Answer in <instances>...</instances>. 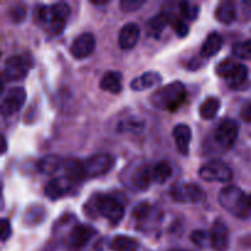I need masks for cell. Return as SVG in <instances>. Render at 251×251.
<instances>
[{
  "mask_svg": "<svg viewBox=\"0 0 251 251\" xmlns=\"http://www.w3.org/2000/svg\"><path fill=\"white\" fill-rule=\"evenodd\" d=\"M240 117L244 122L251 123V102L247 103V104L243 107L242 112H240Z\"/></svg>",
  "mask_w": 251,
  "mask_h": 251,
  "instance_id": "cell-39",
  "label": "cell"
},
{
  "mask_svg": "<svg viewBox=\"0 0 251 251\" xmlns=\"http://www.w3.org/2000/svg\"><path fill=\"white\" fill-rule=\"evenodd\" d=\"M114 164L115 158L109 153H96L82 161L86 179L104 176L112 171Z\"/></svg>",
  "mask_w": 251,
  "mask_h": 251,
  "instance_id": "cell-5",
  "label": "cell"
},
{
  "mask_svg": "<svg viewBox=\"0 0 251 251\" xmlns=\"http://www.w3.org/2000/svg\"><path fill=\"white\" fill-rule=\"evenodd\" d=\"M95 208L103 218L112 225H119L125 216V210L122 203L110 195H98L96 198Z\"/></svg>",
  "mask_w": 251,
  "mask_h": 251,
  "instance_id": "cell-3",
  "label": "cell"
},
{
  "mask_svg": "<svg viewBox=\"0 0 251 251\" xmlns=\"http://www.w3.org/2000/svg\"><path fill=\"white\" fill-rule=\"evenodd\" d=\"M229 245V229L222 220H216L210 230V247L216 251H226Z\"/></svg>",
  "mask_w": 251,
  "mask_h": 251,
  "instance_id": "cell-13",
  "label": "cell"
},
{
  "mask_svg": "<svg viewBox=\"0 0 251 251\" xmlns=\"http://www.w3.org/2000/svg\"><path fill=\"white\" fill-rule=\"evenodd\" d=\"M11 235V225H10L9 221L6 218H2L1 220V240L2 242H6L7 239Z\"/></svg>",
  "mask_w": 251,
  "mask_h": 251,
  "instance_id": "cell-38",
  "label": "cell"
},
{
  "mask_svg": "<svg viewBox=\"0 0 251 251\" xmlns=\"http://www.w3.org/2000/svg\"><path fill=\"white\" fill-rule=\"evenodd\" d=\"M216 19L218 20V22L223 25H229L232 24L233 21L237 17V9H235L234 2L232 1H221L220 4L217 5L215 11Z\"/></svg>",
  "mask_w": 251,
  "mask_h": 251,
  "instance_id": "cell-22",
  "label": "cell"
},
{
  "mask_svg": "<svg viewBox=\"0 0 251 251\" xmlns=\"http://www.w3.org/2000/svg\"><path fill=\"white\" fill-rule=\"evenodd\" d=\"M74 185L75 183L66 176H58V178H53L51 180H49V183L44 188V194L50 200H58V199L68 195L73 190Z\"/></svg>",
  "mask_w": 251,
  "mask_h": 251,
  "instance_id": "cell-14",
  "label": "cell"
},
{
  "mask_svg": "<svg viewBox=\"0 0 251 251\" xmlns=\"http://www.w3.org/2000/svg\"><path fill=\"white\" fill-rule=\"evenodd\" d=\"M96 47V39L95 36L90 32H85L81 33L80 36L76 37L74 42L71 43L70 53L75 59H85L90 56L93 53Z\"/></svg>",
  "mask_w": 251,
  "mask_h": 251,
  "instance_id": "cell-12",
  "label": "cell"
},
{
  "mask_svg": "<svg viewBox=\"0 0 251 251\" xmlns=\"http://www.w3.org/2000/svg\"><path fill=\"white\" fill-rule=\"evenodd\" d=\"M191 242L200 248L210 247V232L206 230H194L191 233Z\"/></svg>",
  "mask_w": 251,
  "mask_h": 251,
  "instance_id": "cell-33",
  "label": "cell"
},
{
  "mask_svg": "<svg viewBox=\"0 0 251 251\" xmlns=\"http://www.w3.org/2000/svg\"><path fill=\"white\" fill-rule=\"evenodd\" d=\"M186 100V88L179 81L168 83L159 90H157L151 96V104L156 109L161 110H174L179 109Z\"/></svg>",
  "mask_w": 251,
  "mask_h": 251,
  "instance_id": "cell-1",
  "label": "cell"
},
{
  "mask_svg": "<svg viewBox=\"0 0 251 251\" xmlns=\"http://www.w3.org/2000/svg\"><path fill=\"white\" fill-rule=\"evenodd\" d=\"M171 198L176 202L199 203L205 199V193L199 185L193 183H180L171 189Z\"/></svg>",
  "mask_w": 251,
  "mask_h": 251,
  "instance_id": "cell-6",
  "label": "cell"
},
{
  "mask_svg": "<svg viewBox=\"0 0 251 251\" xmlns=\"http://www.w3.org/2000/svg\"><path fill=\"white\" fill-rule=\"evenodd\" d=\"M180 14L183 20L194 21L199 16V5L189 1L180 2Z\"/></svg>",
  "mask_w": 251,
  "mask_h": 251,
  "instance_id": "cell-32",
  "label": "cell"
},
{
  "mask_svg": "<svg viewBox=\"0 0 251 251\" xmlns=\"http://www.w3.org/2000/svg\"><path fill=\"white\" fill-rule=\"evenodd\" d=\"M63 166L64 159H61L56 154H49V156L39 159L38 163H37V169L39 171V173L44 174V176H51V174L56 173L60 168H63Z\"/></svg>",
  "mask_w": 251,
  "mask_h": 251,
  "instance_id": "cell-21",
  "label": "cell"
},
{
  "mask_svg": "<svg viewBox=\"0 0 251 251\" xmlns=\"http://www.w3.org/2000/svg\"><path fill=\"white\" fill-rule=\"evenodd\" d=\"M172 167L167 161H161L153 167V180L157 184H164L172 176Z\"/></svg>",
  "mask_w": 251,
  "mask_h": 251,
  "instance_id": "cell-28",
  "label": "cell"
},
{
  "mask_svg": "<svg viewBox=\"0 0 251 251\" xmlns=\"http://www.w3.org/2000/svg\"><path fill=\"white\" fill-rule=\"evenodd\" d=\"M249 206H250V208H251V194H250V196H249Z\"/></svg>",
  "mask_w": 251,
  "mask_h": 251,
  "instance_id": "cell-43",
  "label": "cell"
},
{
  "mask_svg": "<svg viewBox=\"0 0 251 251\" xmlns=\"http://www.w3.org/2000/svg\"><path fill=\"white\" fill-rule=\"evenodd\" d=\"M91 4L96 5V6H102V5H107L109 4V0H91Z\"/></svg>",
  "mask_w": 251,
  "mask_h": 251,
  "instance_id": "cell-40",
  "label": "cell"
},
{
  "mask_svg": "<svg viewBox=\"0 0 251 251\" xmlns=\"http://www.w3.org/2000/svg\"><path fill=\"white\" fill-rule=\"evenodd\" d=\"M70 5L68 2H54L53 5H50L49 7V16H48V22H49V29L53 34H59L64 31V27H65L66 20L70 16Z\"/></svg>",
  "mask_w": 251,
  "mask_h": 251,
  "instance_id": "cell-9",
  "label": "cell"
},
{
  "mask_svg": "<svg viewBox=\"0 0 251 251\" xmlns=\"http://www.w3.org/2000/svg\"><path fill=\"white\" fill-rule=\"evenodd\" d=\"M96 234H97V230L95 228L78 223V225L74 226L69 234V247L76 251L83 249Z\"/></svg>",
  "mask_w": 251,
  "mask_h": 251,
  "instance_id": "cell-11",
  "label": "cell"
},
{
  "mask_svg": "<svg viewBox=\"0 0 251 251\" xmlns=\"http://www.w3.org/2000/svg\"><path fill=\"white\" fill-rule=\"evenodd\" d=\"M223 46V37L221 36L218 32H211L207 37H206L205 42L202 43L200 49V55L203 59L211 58V56L216 55L220 53Z\"/></svg>",
  "mask_w": 251,
  "mask_h": 251,
  "instance_id": "cell-18",
  "label": "cell"
},
{
  "mask_svg": "<svg viewBox=\"0 0 251 251\" xmlns=\"http://www.w3.org/2000/svg\"><path fill=\"white\" fill-rule=\"evenodd\" d=\"M1 142H2V150H1V153L4 154L5 152H6V149H7V145H6V139H5L4 136H1Z\"/></svg>",
  "mask_w": 251,
  "mask_h": 251,
  "instance_id": "cell-41",
  "label": "cell"
},
{
  "mask_svg": "<svg viewBox=\"0 0 251 251\" xmlns=\"http://www.w3.org/2000/svg\"><path fill=\"white\" fill-rule=\"evenodd\" d=\"M233 54L243 60H251V38L235 43L233 46Z\"/></svg>",
  "mask_w": 251,
  "mask_h": 251,
  "instance_id": "cell-30",
  "label": "cell"
},
{
  "mask_svg": "<svg viewBox=\"0 0 251 251\" xmlns=\"http://www.w3.org/2000/svg\"><path fill=\"white\" fill-rule=\"evenodd\" d=\"M173 27L174 31L179 37H185L189 34V26L184 20H174Z\"/></svg>",
  "mask_w": 251,
  "mask_h": 251,
  "instance_id": "cell-37",
  "label": "cell"
},
{
  "mask_svg": "<svg viewBox=\"0 0 251 251\" xmlns=\"http://www.w3.org/2000/svg\"><path fill=\"white\" fill-rule=\"evenodd\" d=\"M140 34H141V29L134 22H129V24L124 25L119 32V37H118V43L123 50H129L132 49L137 44L140 39Z\"/></svg>",
  "mask_w": 251,
  "mask_h": 251,
  "instance_id": "cell-15",
  "label": "cell"
},
{
  "mask_svg": "<svg viewBox=\"0 0 251 251\" xmlns=\"http://www.w3.org/2000/svg\"><path fill=\"white\" fill-rule=\"evenodd\" d=\"M64 171H65L66 176L70 178L74 183H78L86 179L85 172H83L82 161H78L75 158H69L64 159Z\"/></svg>",
  "mask_w": 251,
  "mask_h": 251,
  "instance_id": "cell-23",
  "label": "cell"
},
{
  "mask_svg": "<svg viewBox=\"0 0 251 251\" xmlns=\"http://www.w3.org/2000/svg\"><path fill=\"white\" fill-rule=\"evenodd\" d=\"M218 202L234 217L248 218L251 213L249 196L239 186L230 185L223 188L218 194Z\"/></svg>",
  "mask_w": 251,
  "mask_h": 251,
  "instance_id": "cell-2",
  "label": "cell"
},
{
  "mask_svg": "<svg viewBox=\"0 0 251 251\" xmlns=\"http://www.w3.org/2000/svg\"><path fill=\"white\" fill-rule=\"evenodd\" d=\"M238 63L235 60H233V59L228 58V59H225V60L220 61V63L217 64V66H216V74H217L220 77L225 78V80H227L228 77H229L230 74L234 71V69L237 68Z\"/></svg>",
  "mask_w": 251,
  "mask_h": 251,
  "instance_id": "cell-29",
  "label": "cell"
},
{
  "mask_svg": "<svg viewBox=\"0 0 251 251\" xmlns=\"http://www.w3.org/2000/svg\"><path fill=\"white\" fill-rule=\"evenodd\" d=\"M145 0H122L120 1V9L125 12H134L141 9L145 5Z\"/></svg>",
  "mask_w": 251,
  "mask_h": 251,
  "instance_id": "cell-35",
  "label": "cell"
},
{
  "mask_svg": "<svg viewBox=\"0 0 251 251\" xmlns=\"http://www.w3.org/2000/svg\"><path fill=\"white\" fill-rule=\"evenodd\" d=\"M248 75H249V71H248L247 66L238 63L237 68L226 81L232 90H240L248 81Z\"/></svg>",
  "mask_w": 251,
  "mask_h": 251,
  "instance_id": "cell-25",
  "label": "cell"
},
{
  "mask_svg": "<svg viewBox=\"0 0 251 251\" xmlns=\"http://www.w3.org/2000/svg\"><path fill=\"white\" fill-rule=\"evenodd\" d=\"M26 91L24 87H12L7 91L1 102V114L4 118L16 114L26 102Z\"/></svg>",
  "mask_w": 251,
  "mask_h": 251,
  "instance_id": "cell-8",
  "label": "cell"
},
{
  "mask_svg": "<svg viewBox=\"0 0 251 251\" xmlns=\"http://www.w3.org/2000/svg\"><path fill=\"white\" fill-rule=\"evenodd\" d=\"M31 64L28 58L22 55H14L6 59L4 65V76L5 81H20L24 80L28 74Z\"/></svg>",
  "mask_w": 251,
  "mask_h": 251,
  "instance_id": "cell-7",
  "label": "cell"
},
{
  "mask_svg": "<svg viewBox=\"0 0 251 251\" xmlns=\"http://www.w3.org/2000/svg\"><path fill=\"white\" fill-rule=\"evenodd\" d=\"M220 108L221 100H218L217 97H208L201 103L199 113H200V117L202 118L203 120H211L218 114Z\"/></svg>",
  "mask_w": 251,
  "mask_h": 251,
  "instance_id": "cell-26",
  "label": "cell"
},
{
  "mask_svg": "<svg viewBox=\"0 0 251 251\" xmlns=\"http://www.w3.org/2000/svg\"><path fill=\"white\" fill-rule=\"evenodd\" d=\"M109 248L113 251H137L139 243L134 238L126 237V235H117L110 242Z\"/></svg>",
  "mask_w": 251,
  "mask_h": 251,
  "instance_id": "cell-27",
  "label": "cell"
},
{
  "mask_svg": "<svg viewBox=\"0 0 251 251\" xmlns=\"http://www.w3.org/2000/svg\"><path fill=\"white\" fill-rule=\"evenodd\" d=\"M199 176L208 183H227L232 180L233 171L221 159H212L199 169Z\"/></svg>",
  "mask_w": 251,
  "mask_h": 251,
  "instance_id": "cell-4",
  "label": "cell"
},
{
  "mask_svg": "<svg viewBox=\"0 0 251 251\" xmlns=\"http://www.w3.org/2000/svg\"><path fill=\"white\" fill-rule=\"evenodd\" d=\"M162 82V76L154 71L142 74L139 77H135L130 83L132 91H145L147 88H152L158 86Z\"/></svg>",
  "mask_w": 251,
  "mask_h": 251,
  "instance_id": "cell-20",
  "label": "cell"
},
{
  "mask_svg": "<svg viewBox=\"0 0 251 251\" xmlns=\"http://www.w3.org/2000/svg\"><path fill=\"white\" fill-rule=\"evenodd\" d=\"M26 15L27 10L24 5H15V6L9 9V17L12 22H15V24H20V22L24 21Z\"/></svg>",
  "mask_w": 251,
  "mask_h": 251,
  "instance_id": "cell-34",
  "label": "cell"
},
{
  "mask_svg": "<svg viewBox=\"0 0 251 251\" xmlns=\"http://www.w3.org/2000/svg\"><path fill=\"white\" fill-rule=\"evenodd\" d=\"M239 135V125L233 119H225L218 125L215 132V140L222 149H230Z\"/></svg>",
  "mask_w": 251,
  "mask_h": 251,
  "instance_id": "cell-10",
  "label": "cell"
},
{
  "mask_svg": "<svg viewBox=\"0 0 251 251\" xmlns=\"http://www.w3.org/2000/svg\"><path fill=\"white\" fill-rule=\"evenodd\" d=\"M169 20H171V17H169V15L167 12H159L156 16L152 17L149 21V24H147L150 36L154 37V38H159L162 32L164 31L167 25L169 24Z\"/></svg>",
  "mask_w": 251,
  "mask_h": 251,
  "instance_id": "cell-24",
  "label": "cell"
},
{
  "mask_svg": "<svg viewBox=\"0 0 251 251\" xmlns=\"http://www.w3.org/2000/svg\"><path fill=\"white\" fill-rule=\"evenodd\" d=\"M173 137L179 153L188 156L190 152L191 137H193L190 127L186 124H178L173 129Z\"/></svg>",
  "mask_w": 251,
  "mask_h": 251,
  "instance_id": "cell-16",
  "label": "cell"
},
{
  "mask_svg": "<svg viewBox=\"0 0 251 251\" xmlns=\"http://www.w3.org/2000/svg\"><path fill=\"white\" fill-rule=\"evenodd\" d=\"M152 211V206L150 205L147 201H142V202H139L132 210V217L134 220L139 221V222H144L147 218L150 217Z\"/></svg>",
  "mask_w": 251,
  "mask_h": 251,
  "instance_id": "cell-31",
  "label": "cell"
},
{
  "mask_svg": "<svg viewBox=\"0 0 251 251\" xmlns=\"http://www.w3.org/2000/svg\"><path fill=\"white\" fill-rule=\"evenodd\" d=\"M100 87L107 92L118 93L123 90V75L119 71H107L100 81Z\"/></svg>",
  "mask_w": 251,
  "mask_h": 251,
  "instance_id": "cell-19",
  "label": "cell"
},
{
  "mask_svg": "<svg viewBox=\"0 0 251 251\" xmlns=\"http://www.w3.org/2000/svg\"><path fill=\"white\" fill-rule=\"evenodd\" d=\"M153 180V167L140 166L132 176V185L140 191H145L150 188Z\"/></svg>",
  "mask_w": 251,
  "mask_h": 251,
  "instance_id": "cell-17",
  "label": "cell"
},
{
  "mask_svg": "<svg viewBox=\"0 0 251 251\" xmlns=\"http://www.w3.org/2000/svg\"><path fill=\"white\" fill-rule=\"evenodd\" d=\"M169 251H186V250H183V249H172V250H169Z\"/></svg>",
  "mask_w": 251,
  "mask_h": 251,
  "instance_id": "cell-42",
  "label": "cell"
},
{
  "mask_svg": "<svg viewBox=\"0 0 251 251\" xmlns=\"http://www.w3.org/2000/svg\"><path fill=\"white\" fill-rule=\"evenodd\" d=\"M49 16V9L46 5H36L33 10V19L37 24H43V22H48Z\"/></svg>",
  "mask_w": 251,
  "mask_h": 251,
  "instance_id": "cell-36",
  "label": "cell"
}]
</instances>
